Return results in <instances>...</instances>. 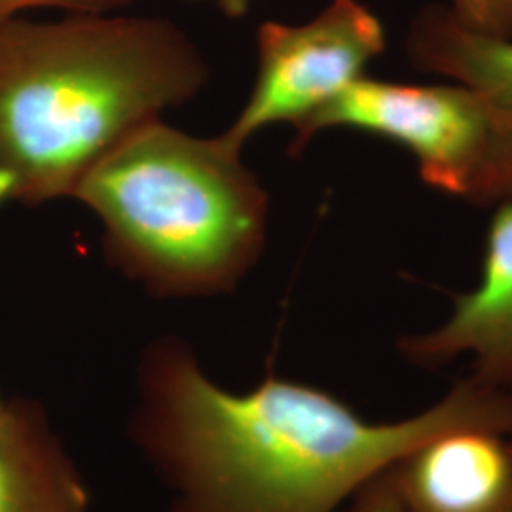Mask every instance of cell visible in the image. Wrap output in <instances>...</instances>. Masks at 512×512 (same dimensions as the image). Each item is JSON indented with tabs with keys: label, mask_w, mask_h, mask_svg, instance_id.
Wrapping results in <instances>:
<instances>
[{
	"label": "cell",
	"mask_w": 512,
	"mask_h": 512,
	"mask_svg": "<svg viewBox=\"0 0 512 512\" xmlns=\"http://www.w3.org/2000/svg\"><path fill=\"white\" fill-rule=\"evenodd\" d=\"M133 0H0V25L21 18L23 12L54 8L67 14H114Z\"/></svg>",
	"instance_id": "12"
},
{
	"label": "cell",
	"mask_w": 512,
	"mask_h": 512,
	"mask_svg": "<svg viewBox=\"0 0 512 512\" xmlns=\"http://www.w3.org/2000/svg\"><path fill=\"white\" fill-rule=\"evenodd\" d=\"M129 431L173 490L169 512H336L414 446L459 425L512 435V391L476 376L391 423L315 385L268 374L247 393L215 384L175 336L139 363Z\"/></svg>",
	"instance_id": "1"
},
{
	"label": "cell",
	"mask_w": 512,
	"mask_h": 512,
	"mask_svg": "<svg viewBox=\"0 0 512 512\" xmlns=\"http://www.w3.org/2000/svg\"><path fill=\"white\" fill-rule=\"evenodd\" d=\"M71 198L103 222L110 264L156 298L230 293L266 245L268 192L241 148L162 118L110 148Z\"/></svg>",
	"instance_id": "3"
},
{
	"label": "cell",
	"mask_w": 512,
	"mask_h": 512,
	"mask_svg": "<svg viewBox=\"0 0 512 512\" xmlns=\"http://www.w3.org/2000/svg\"><path fill=\"white\" fill-rule=\"evenodd\" d=\"M256 52L255 88L222 133L239 148L268 126L296 128L361 78L385 52L384 23L363 0H330L306 23L264 21Z\"/></svg>",
	"instance_id": "5"
},
{
	"label": "cell",
	"mask_w": 512,
	"mask_h": 512,
	"mask_svg": "<svg viewBox=\"0 0 512 512\" xmlns=\"http://www.w3.org/2000/svg\"><path fill=\"white\" fill-rule=\"evenodd\" d=\"M90 494L44 408L6 401L0 412V512H88Z\"/></svg>",
	"instance_id": "9"
},
{
	"label": "cell",
	"mask_w": 512,
	"mask_h": 512,
	"mask_svg": "<svg viewBox=\"0 0 512 512\" xmlns=\"http://www.w3.org/2000/svg\"><path fill=\"white\" fill-rule=\"evenodd\" d=\"M404 361L421 368L473 357V376L512 391V202L499 203L490 220L480 279L454 296V310L437 329L397 342Z\"/></svg>",
	"instance_id": "7"
},
{
	"label": "cell",
	"mask_w": 512,
	"mask_h": 512,
	"mask_svg": "<svg viewBox=\"0 0 512 512\" xmlns=\"http://www.w3.org/2000/svg\"><path fill=\"white\" fill-rule=\"evenodd\" d=\"M4 404H6V401L0 397V412H2V408H4Z\"/></svg>",
	"instance_id": "14"
},
{
	"label": "cell",
	"mask_w": 512,
	"mask_h": 512,
	"mask_svg": "<svg viewBox=\"0 0 512 512\" xmlns=\"http://www.w3.org/2000/svg\"><path fill=\"white\" fill-rule=\"evenodd\" d=\"M406 54L418 71L448 78L482 99L492 148L478 205L512 202V38L475 31L448 4H429L410 23Z\"/></svg>",
	"instance_id": "6"
},
{
	"label": "cell",
	"mask_w": 512,
	"mask_h": 512,
	"mask_svg": "<svg viewBox=\"0 0 512 512\" xmlns=\"http://www.w3.org/2000/svg\"><path fill=\"white\" fill-rule=\"evenodd\" d=\"M408 512H512V435L459 425L393 463Z\"/></svg>",
	"instance_id": "8"
},
{
	"label": "cell",
	"mask_w": 512,
	"mask_h": 512,
	"mask_svg": "<svg viewBox=\"0 0 512 512\" xmlns=\"http://www.w3.org/2000/svg\"><path fill=\"white\" fill-rule=\"evenodd\" d=\"M448 8L475 31L512 38V0H450Z\"/></svg>",
	"instance_id": "10"
},
{
	"label": "cell",
	"mask_w": 512,
	"mask_h": 512,
	"mask_svg": "<svg viewBox=\"0 0 512 512\" xmlns=\"http://www.w3.org/2000/svg\"><path fill=\"white\" fill-rule=\"evenodd\" d=\"M207 2H213L228 18L238 19L243 18L249 12V8L255 0H207Z\"/></svg>",
	"instance_id": "13"
},
{
	"label": "cell",
	"mask_w": 512,
	"mask_h": 512,
	"mask_svg": "<svg viewBox=\"0 0 512 512\" xmlns=\"http://www.w3.org/2000/svg\"><path fill=\"white\" fill-rule=\"evenodd\" d=\"M391 467L366 480L336 512H408Z\"/></svg>",
	"instance_id": "11"
},
{
	"label": "cell",
	"mask_w": 512,
	"mask_h": 512,
	"mask_svg": "<svg viewBox=\"0 0 512 512\" xmlns=\"http://www.w3.org/2000/svg\"><path fill=\"white\" fill-rule=\"evenodd\" d=\"M338 128L401 145L414 156L423 183L478 205L492 131L486 107L473 90L456 82L423 86L363 74L294 128L291 156H298L317 133Z\"/></svg>",
	"instance_id": "4"
},
{
	"label": "cell",
	"mask_w": 512,
	"mask_h": 512,
	"mask_svg": "<svg viewBox=\"0 0 512 512\" xmlns=\"http://www.w3.org/2000/svg\"><path fill=\"white\" fill-rule=\"evenodd\" d=\"M200 50L164 18L67 14L0 25V205H42L131 131L196 97Z\"/></svg>",
	"instance_id": "2"
}]
</instances>
